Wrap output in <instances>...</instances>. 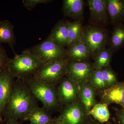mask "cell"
Listing matches in <instances>:
<instances>
[{"label":"cell","mask_w":124,"mask_h":124,"mask_svg":"<svg viewBox=\"0 0 124 124\" xmlns=\"http://www.w3.org/2000/svg\"><path fill=\"white\" fill-rule=\"evenodd\" d=\"M37 107V100L26 85L22 80L16 79L3 114V122L10 120H24L28 113Z\"/></svg>","instance_id":"6da1fadb"},{"label":"cell","mask_w":124,"mask_h":124,"mask_svg":"<svg viewBox=\"0 0 124 124\" xmlns=\"http://www.w3.org/2000/svg\"><path fill=\"white\" fill-rule=\"evenodd\" d=\"M43 64L39 58L26 49L20 54L9 58L5 68L15 79H22L33 76Z\"/></svg>","instance_id":"7a4b0ae2"},{"label":"cell","mask_w":124,"mask_h":124,"mask_svg":"<svg viewBox=\"0 0 124 124\" xmlns=\"http://www.w3.org/2000/svg\"><path fill=\"white\" fill-rule=\"evenodd\" d=\"M21 80L26 85L35 98L41 102L43 107L49 113L55 110L59 106L54 85L40 82L35 79L33 76Z\"/></svg>","instance_id":"3957f363"},{"label":"cell","mask_w":124,"mask_h":124,"mask_svg":"<svg viewBox=\"0 0 124 124\" xmlns=\"http://www.w3.org/2000/svg\"><path fill=\"white\" fill-rule=\"evenodd\" d=\"M69 61L67 58L44 63L33 75V77L40 82L55 86L66 75Z\"/></svg>","instance_id":"277c9868"},{"label":"cell","mask_w":124,"mask_h":124,"mask_svg":"<svg viewBox=\"0 0 124 124\" xmlns=\"http://www.w3.org/2000/svg\"><path fill=\"white\" fill-rule=\"evenodd\" d=\"M26 50L39 58L43 64L68 58L66 49L56 45L48 36L40 44Z\"/></svg>","instance_id":"5b68a950"},{"label":"cell","mask_w":124,"mask_h":124,"mask_svg":"<svg viewBox=\"0 0 124 124\" xmlns=\"http://www.w3.org/2000/svg\"><path fill=\"white\" fill-rule=\"evenodd\" d=\"M108 32L99 27L88 26L83 28L81 40L87 46L90 55L95 56L108 43Z\"/></svg>","instance_id":"8992f818"},{"label":"cell","mask_w":124,"mask_h":124,"mask_svg":"<svg viewBox=\"0 0 124 124\" xmlns=\"http://www.w3.org/2000/svg\"><path fill=\"white\" fill-rule=\"evenodd\" d=\"M87 115L81 103L77 101L64 106L59 115L54 119L53 124H81Z\"/></svg>","instance_id":"52a82bcc"},{"label":"cell","mask_w":124,"mask_h":124,"mask_svg":"<svg viewBox=\"0 0 124 124\" xmlns=\"http://www.w3.org/2000/svg\"><path fill=\"white\" fill-rule=\"evenodd\" d=\"M94 69L88 62L69 60L66 76L79 86L89 82Z\"/></svg>","instance_id":"ba28073f"},{"label":"cell","mask_w":124,"mask_h":124,"mask_svg":"<svg viewBox=\"0 0 124 124\" xmlns=\"http://www.w3.org/2000/svg\"><path fill=\"white\" fill-rule=\"evenodd\" d=\"M79 86L68 78H63L56 88L60 105L66 106L77 101L79 98Z\"/></svg>","instance_id":"9c48e42d"},{"label":"cell","mask_w":124,"mask_h":124,"mask_svg":"<svg viewBox=\"0 0 124 124\" xmlns=\"http://www.w3.org/2000/svg\"><path fill=\"white\" fill-rule=\"evenodd\" d=\"M15 79L5 68L0 71V123L11 96Z\"/></svg>","instance_id":"30bf717a"},{"label":"cell","mask_w":124,"mask_h":124,"mask_svg":"<svg viewBox=\"0 0 124 124\" xmlns=\"http://www.w3.org/2000/svg\"><path fill=\"white\" fill-rule=\"evenodd\" d=\"M87 2L91 22L99 26L107 24L108 15L106 0H88Z\"/></svg>","instance_id":"8fae6325"},{"label":"cell","mask_w":124,"mask_h":124,"mask_svg":"<svg viewBox=\"0 0 124 124\" xmlns=\"http://www.w3.org/2000/svg\"><path fill=\"white\" fill-rule=\"evenodd\" d=\"M101 100L102 103L107 105L116 103L124 108V83L117 82L114 86L103 90Z\"/></svg>","instance_id":"7c38bea8"},{"label":"cell","mask_w":124,"mask_h":124,"mask_svg":"<svg viewBox=\"0 0 124 124\" xmlns=\"http://www.w3.org/2000/svg\"><path fill=\"white\" fill-rule=\"evenodd\" d=\"M68 22L59 21L51 30L48 37L56 45L63 48L69 45Z\"/></svg>","instance_id":"4fadbf2b"},{"label":"cell","mask_w":124,"mask_h":124,"mask_svg":"<svg viewBox=\"0 0 124 124\" xmlns=\"http://www.w3.org/2000/svg\"><path fill=\"white\" fill-rule=\"evenodd\" d=\"M107 10L113 25L124 22V0H106Z\"/></svg>","instance_id":"5bb4252c"},{"label":"cell","mask_w":124,"mask_h":124,"mask_svg":"<svg viewBox=\"0 0 124 124\" xmlns=\"http://www.w3.org/2000/svg\"><path fill=\"white\" fill-rule=\"evenodd\" d=\"M84 5L83 0H64L62 10L66 17L80 20L83 17Z\"/></svg>","instance_id":"9a60e30c"},{"label":"cell","mask_w":124,"mask_h":124,"mask_svg":"<svg viewBox=\"0 0 124 124\" xmlns=\"http://www.w3.org/2000/svg\"><path fill=\"white\" fill-rule=\"evenodd\" d=\"M66 50L70 61H84L91 56L88 47L81 40L69 45Z\"/></svg>","instance_id":"2e32d148"},{"label":"cell","mask_w":124,"mask_h":124,"mask_svg":"<svg viewBox=\"0 0 124 124\" xmlns=\"http://www.w3.org/2000/svg\"><path fill=\"white\" fill-rule=\"evenodd\" d=\"M79 98L87 114L92 107L96 104L94 88L88 83L79 85Z\"/></svg>","instance_id":"e0dca14e"},{"label":"cell","mask_w":124,"mask_h":124,"mask_svg":"<svg viewBox=\"0 0 124 124\" xmlns=\"http://www.w3.org/2000/svg\"><path fill=\"white\" fill-rule=\"evenodd\" d=\"M15 42L14 25L7 19L0 21V44H8L16 54L14 50Z\"/></svg>","instance_id":"ac0fdd59"},{"label":"cell","mask_w":124,"mask_h":124,"mask_svg":"<svg viewBox=\"0 0 124 124\" xmlns=\"http://www.w3.org/2000/svg\"><path fill=\"white\" fill-rule=\"evenodd\" d=\"M54 119L44 108L37 107L28 113L24 120L31 124H53Z\"/></svg>","instance_id":"d6986e66"},{"label":"cell","mask_w":124,"mask_h":124,"mask_svg":"<svg viewBox=\"0 0 124 124\" xmlns=\"http://www.w3.org/2000/svg\"><path fill=\"white\" fill-rule=\"evenodd\" d=\"M108 48L114 53L124 45V25L123 23L114 25L108 42Z\"/></svg>","instance_id":"ffe728a7"},{"label":"cell","mask_w":124,"mask_h":124,"mask_svg":"<svg viewBox=\"0 0 124 124\" xmlns=\"http://www.w3.org/2000/svg\"><path fill=\"white\" fill-rule=\"evenodd\" d=\"M87 115H91L96 121L101 124L107 122L110 117L107 104L102 102L95 104Z\"/></svg>","instance_id":"44dd1931"},{"label":"cell","mask_w":124,"mask_h":124,"mask_svg":"<svg viewBox=\"0 0 124 124\" xmlns=\"http://www.w3.org/2000/svg\"><path fill=\"white\" fill-rule=\"evenodd\" d=\"M113 54L110 49L106 47L100 50L94 56L95 61L93 66L94 69H101L109 66Z\"/></svg>","instance_id":"7402d4cb"},{"label":"cell","mask_w":124,"mask_h":124,"mask_svg":"<svg viewBox=\"0 0 124 124\" xmlns=\"http://www.w3.org/2000/svg\"><path fill=\"white\" fill-rule=\"evenodd\" d=\"M68 25L69 45L81 40L83 28L80 20L68 22Z\"/></svg>","instance_id":"603a6c76"},{"label":"cell","mask_w":124,"mask_h":124,"mask_svg":"<svg viewBox=\"0 0 124 124\" xmlns=\"http://www.w3.org/2000/svg\"><path fill=\"white\" fill-rule=\"evenodd\" d=\"M89 82L94 88L103 90L107 88L101 69H94Z\"/></svg>","instance_id":"cb8c5ba5"},{"label":"cell","mask_w":124,"mask_h":124,"mask_svg":"<svg viewBox=\"0 0 124 124\" xmlns=\"http://www.w3.org/2000/svg\"><path fill=\"white\" fill-rule=\"evenodd\" d=\"M101 70L107 88L114 86L118 82L115 73L109 66L103 68Z\"/></svg>","instance_id":"d4e9b609"},{"label":"cell","mask_w":124,"mask_h":124,"mask_svg":"<svg viewBox=\"0 0 124 124\" xmlns=\"http://www.w3.org/2000/svg\"><path fill=\"white\" fill-rule=\"evenodd\" d=\"M52 1L53 0H23L22 2L24 8L31 10L37 5L41 4H48Z\"/></svg>","instance_id":"484cf974"},{"label":"cell","mask_w":124,"mask_h":124,"mask_svg":"<svg viewBox=\"0 0 124 124\" xmlns=\"http://www.w3.org/2000/svg\"><path fill=\"white\" fill-rule=\"evenodd\" d=\"M9 58L5 48L0 44V71L5 68Z\"/></svg>","instance_id":"4316f807"},{"label":"cell","mask_w":124,"mask_h":124,"mask_svg":"<svg viewBox=\"0 0 124 124\" xmlns=\"http://www.w3.org/2000/svg\"><path fill=\"white\" fill-rule=\"evenodd\" d=\"M115 112L119 124H124V108L119 110L116 109Z\"/></svg>","instance_id":"83f0119b"},{"label":"cell","mask_w":124,"mask_h":124,"mask_svg":"<svg viewBox=\"0 0 124 124\" xmlns=\"http://www.w3.org/2000/svg\"><path fill=\"white\" fill-rule=\"evenodd\" d=\"M97 121H94L92 119H85L81 124H101Z\"/></svg>","instance_id":"f1b7e54d"},{"label":"cell","mask_w":124,"mask_h":124,"mask_svg":"<svg viewBox=\"0 0 124 124\" xmlns=\"http://www.w3.org/2000/svg\"><path fill=\"white\" fill-rule=\"evenodd\" d=\"M2 124H21L18 121L10 120L3 122Z\"/></svg>","instance_id":"f546056e"},{"label":"cell","mask_w":124,"mask_h":124,"mask_svg":"<svg viewBox=\"0 0 124 124\" xmlns=\"http://www.w3.org/2000/svg\"><path fill=\"white\" fill-rule=\"evenodd\" d=\"M3 123H0V124H2Z\"/></svg>","instance_id":"4dcf8cb0"},{"label":"cell","mask_w":124,"mask_h":124,"mask_svg":"<svg viewBox=\"0 0 124 124\" xmlns=\"http://www.w3.org/2000/svg\"></svg>","instance_id":"1f68e13d"},{"label":"cell","mask_w":124,"mask_h":124,"mask_svg":"<svg viewBox=\"0 0 124 124\" xmlns=\"http://www.w3.org/2000/svg\"></svg>","instance_id":"d6a6232c"}]
</instances>
